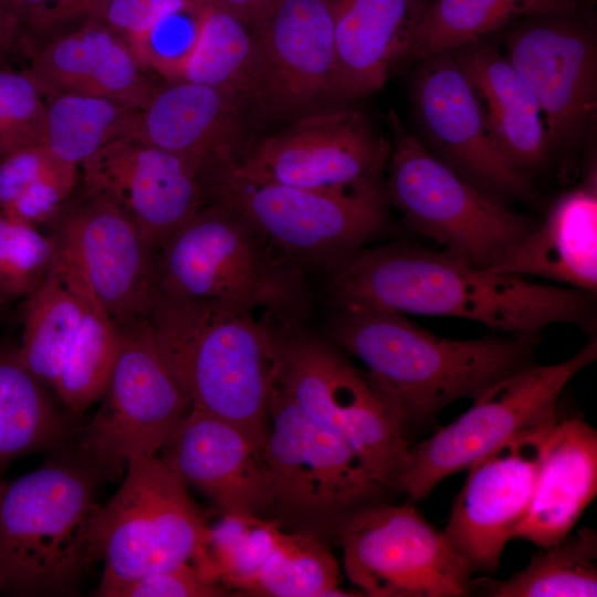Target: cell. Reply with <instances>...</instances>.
<instances>
[{"instance_id": "cell-21", "label": "cell", "mask_w": 597, "mask_h": 597, "mask_svg": "<svg viewBox=\"0 0 597 597\" xmlns=\"http://www.w3.org/2000/svg\"><path fill=\"white\" fill-rule=\"evenodd\" d=\"M265 442L229 420L190 408L159 457L223 513L262 516L273 506Z\"/></svg>"}, {"instance_id": "cell-7", "label": "cell", "mask_w": 597, "mask_h": 597, "mask_svg": "<svg viewBox=\"0 0 597 597\" xmlns=\"http://www.w3.org/2000/svg\"><path fill=\"white\" fill-rule=\"evenodd\" d=\"M93 528L95 558L104 570L96 596L112 597L127 583L193 561L203 576L210 528L188 485L158 454H135Z\"/></svg>"}, {"instance_id": "cell-31", "label": "cell", "mask_w": 597, "mask_h": 597, "mask_svg": "<svg viewBox=\"0 0 597 597\" xmlns=\"http://www.w3.org/2000/svg\"><path fill=\"white\" fill-rule=\"evenodd\" d=\"M138 121V109L106 98L52 95L40 144L55 158L78 167L108 143L136 135Z\"/></svg>"}, {"instance_id": "cell-18", "label": "cell", "mask_w": 597, "mask_h": 597, "mask_svg": "<svg viewBox=\"0 0 597 597\" xmlns=\"http://www.w3.org/2000/svg\"><path fill=\"white\" fill-rule=\"evenodd\" d=\"M562 411L475 460L443 530L472 570L493 572L524 517L543 453Z\"/></svg>"}, {"instance_id": "cell-27", "label": "cell", "mask_w": 597, "mask_h": 597, "mask_svg": "<svg viewBox=\"0 0 597 597\" xmlns=\"http://www.w3.org/2000/svg\"><path fill=\"white\" fill-rule=\"evenodd\" d=\"M492 271L535 275L596 293L597 182L595 168L584 182L559 196L545 218Z\"/></svg>"}, {"instance_id": "cell-39", "label": "cell", "mask_w": 597, "mask_h": 597, "mask_svg": "<svg viewBox=\"0 0 597 597\" xmlns=\"http://www.w3.org/2000/svg\"><path fill=\"white\" fill-rule=\"evenodd\" d=\"M200 1L95 0L87 17L124 40L144 66L147 46L154 32L166 20Z\"/></svg>"}, {"instance_id": "cell-35", "label": "cell", "mask_w": 597, "mask_h": 597, "mask_svg": "<svg viewBox=\"0 0 597 597\" xmlns=\"http://www.w3.org/2000/svg\"><path fill=\"white\" fill-rule=\"evenodd\" d=\"M338 564L311 533L282 532L266 562L241 591L253 596H360L341 589Z\"/></svg>"}, {"instance_id": "cell-25", "label": "cell", "mask_w": 597, "mask_h": 597, "mask_svg": "<svg viewBox=\"0 0 597 597\" xmlns=\"http://www.w3.org/2000/svg\"><path fill=\"white\" fill-rule=\"evenodd\" d=\"M597 493V431L562 412L546 444L528 509L514 538L538 548L568 535Z\"/></svg>"}, {"instance_id": "cell-20", "label": "cell", "mask_w": 597, "mask_h": 597, "mask_svg": "<svg viewBox=\"0 0 597 597\" xmlns=\"http://www.w3.org/2000/svg\"><path fill=\"white\" fill-rule=\"evenodd\" d=\"M53 239L57 258L119 328L147 317L156 294V251L122 211L86 196Z\"/></svg>"}, {"instance_id": "cell-13", "label": "cell", "mask_w": 597, "mask_h": 597, "mask_svg": "<svg viewBox=\"0 0 597 597\" xmlns=\"http://www.w3.org/2000/svg\"><path fill=\"white\" fill-rule=\"evenodd\" d=\"M265 454L273 506L302 526L333 530L387 491L344 439L303 413L274 383Z\"/></svg>"}, {"instance_id": "cell-16", "label": "cell", "mask_w": 597, "mask_h": 597, "mask_svg": "<svg viewBox=\"0 0 597 597\" xmlns=\"http://www.w3.org/2000/svg\"><path fill=\"white\" fill-rule=\"evenodd\" d=\"M410 98L416 138L439 160L491 198L533 196L530 176L513 167L493 142L475 95L452 52L416 62Z\"/></svg>"}, {"instance_id": "cell-1", "label": "cell", "mask_w": 597, "mask_h": 597, "mask_svg": "<svg viewBox=\"0 0 597 597\" xmlns=\"http://www.w3.org/2000/svg\"><path fill=\"white\" fill-rule=\"evenodd\" d=\"M333 304L449 316L509 334L595 328L594 293L531 282L408 242L359 248L322 270Z\"/></svg>"}, {"instance_id": "cell-45", "label": "cell", "mask_w": 597, "mask_h": 597, "mask_svg": "<svg viewBox=\"0 0 597 597\" xmlns=\"http://www.w3.org/2000/svg\"><path fill=\"white\" fill-rule=\"evenodd\" d=\"M0 591H4V579H3L1 569H0Z\"/></svg>"}, {"instance_id": "cell-12", "label": "cell", "mask_w": 597, "mask_h": 597, "mask_svg": "<svg viewBox=\"0 0 597 597\" xmlns=\"http://www.w3.org/2000/svg\"><path fill=\"white\" fill-rule=\"evenodd\" d=\"M348 579L371 597H461L473 591L472 568L444 531L413 506L378 500L335 525Z\"/></svg>"}, {"instance_id": "cell-30", "label": "cell", "mask_w": 597, "mask_h": 597, "mask_svg": "<svg viewBox=\"0 0 597 597\" xmlns=\"http://www.w3.org/2000/svg\"><path fill=\"white\" fill-rule=\"evenodd\" d=\"M573 0H429L407 64L523 19L567 13Z\"/></svg>"}, {"instance_id": "cell-2", "label": "cell", "mask_w": 597, "mask_h": 597, "mask_svg": "<svg viewBox=\"0 0 597 597\" xmlns=\"http://www.w3.org/2000/svg\"><path fill=\"white\" fill-rule=\"evenodd\" d=\"M327 338L365 369L402 412L408 429L433 421L448 405L475 399L488 387L534 363L540 333L453 339L406 314L333 304Z\"/></svg>"}, {"instance_id": "cell-17", "label": "cell", "mask_w": 597, "mask_h": 597, "mask_svg": "<svg viewBox=\"0 0 597 597\" xmlns=\"http://www.w3.org/2000/svg\"><path fill=\"white\" fill-rule=\"evenodd\" d=\"M517 21L504 54L542 111L552 149L573 150L593 133L597 113V48L593 33L565 17Z\"/></svg>"}, {"instance_id": "cell-3", "label": "cell", "mask_w": 597, "mask_h": 597, "mask_svg": "<svg viewBox=\"0 0 597 597\" xmlns=\"http://www.w3.org/2000/svg\"><path fill=\"white\" fill-rule=\"evenodd\" d=\"M146 318L190 407L266 440L277 365L275 324L239 304L157 291Z\"/></svg>"}, {"instance_id": "cell-10", "label": "cell", "mask_w": 597, "mask_h": 597, "mask_svg": "<svg viewBox=\"0 0 597 597\" xmlns=\"http://www.w3.org/2000/svg\"><path fill=\"white\" fill-rule=\"evenodd\" d=\"M596 358L594 336L563 362L533 363L499 379L460 417L410 447L395 489L415 501L426 498L449 475L554 413L566 385Z\"/></svg>"}, {"instance_id": "cell-40", "label": "cell", "mask_w": 597, "mask_h": 597, "mask_svg": "<svg viewBox=\"0 0 597 597\" xmlns=\"http://www.w3.org/2000/svg\"><path fill=\"white\" fill-rule=\"evenodd\" d=\"M224 589L206 579L190 563L138 577L118 588L112 597H218Z\"/></svg>"}, {"instance_id": "cell-22", "label": "cell", "mask_w": 597, "mask_h": 597, "mask_svg": "<svg viewBox=\"0 0 597 597\" xmlns=\"http://www.w3.org/2000/svg\"><path fill=\"white\" fill-rule=\"evenodd\" d=\"M240 101L220 87L167 81L151 90L139 111L135 136L205 172L237 160L234 149L242 129Z\"/></svg>"}, {"instance_id": "cell-24", "label": "cell", "mask_w": 597, "mask_h": 597, "mask_svg": "<svg viewBox=\"0 0 597 597\" xmlns=\"http://www.w3.org/2000/svg\"><path fill=\"white\" fill-rule=\"evenodd\" d=\"M144 69L124 40L93 22L46 43L27 72L44 94L102 97L140 111L153 90Z\"/></svg>"}, {"instance_id": "cell-44", "label": "cell", "mask_w": 597, "mask_h": 597, "mask_svg": "<svg viewBox=\"0 0 597 597\" xmlns=\"http://www.w3.org/2000/svg\"><path fill=\"white\" fill-rule=\"evenodd\" d=\"M22 27L12 0H0V52L12 50L15 46Z\"/></svg>"}, {"instance_id": "cell-19", "label": "cell", "mask_w": 597, "mask_h": 597, "mask_svg": "<svg viewBox=\"0 0 597 597\" xmlns=\"http://www.w3.org/2000/svg\"><path fill=\"white\" fill-rule=\"evenodd\" d=\"M80 167L86 196L122 211L156 252L209 191L200 168L135 135L108 143Z\"/></svg>"}, {"instance_id": "cell-26", "label": "cell", "mask_w": 597, "mask_h": 597, "mask_svg": "<svg viewBox=\"0 0 597 597\" xmlns=\"http://www.w3.org/2000/svg\"><path fill=\"white\" fill-rule=\"evenodd\" d=\"M450 51L475 92L496 147L513 167L530 176L552 150L533 93L504 52L483 38Z\"/></svg>"}, {"instance_id": "cell-37", "label": "cell", "mask_w": 597, "mask_h": 597, "mask_svg": "<svg viewBox=\"0 0 597 597\" xmlns=\"http://www.w3.org/2000/svg\"><path fill=\"white\" fill-rule=\"evenodd\" d=\"M56 254L53 237L0 210V304L29 297Z\"/></svg>"}, {"instance_id": "cell-11", "label": "cell", "mask_w": 597, "mask_h": 597, "mask_svg": "<svg viewBox=\"0 0 597 597\" xmlns=\"http://www.w3.org/2000/svg\"><path fill=\"white\" fill-rule=\"evenodd\" d=\"M103 402L67 454L97 480L121 478L135 454H158L190 404L153 338L147 318L121 328Z\"/></svg>"}, {"instance_id": "cell-46", "label": "cell", "mask_w": 597, "mask_h": 597, "mask_svg": "<svg viewBox=\"0 0 597 597\" xmlns=\"http://www.w3.org/2000/svg\"><path fill=\"white\" fill-rule=\"evenodd\" d=\"M1 554V553H0Z\"/></svg>"}, {"instance_id": "cell-32", "label": "cell", "mask_w": 597, "mask_h": 597, "mask_svg": "<svg viewBox=\"0 0 597 597\" xmlns=\"http://www.w3.org/2000/svg\"><path fill=\"white\" fill-rule=\"evenodd\" d=\"M251 46L249 27L202 0L190 48L161 76L220 87L243 100Z\"/></svg>"}, {"instance_id": "cell-34", "label": "cell", "mask_w": 597, "mask_h": 597, "mask_svg": "<svg viewBox=\"0 0 597 597\" xmlns=\"http://www.w3.org/2000/svg\"><path fill=\"white\" fill-rule=\"evenodd\" d=\"M119 339L121 328L86 289L84 312L53 389L71 418L103 396Z\"/></svg>"}, {"instance_id": "cell-29", "label": "cell", "mask_w": 597, "mask_h": 597, "mask_svg": "<svg viewBox=\"0 0 597 597\" xmlns=\"http://www.w3.org/2000/svg\"><path fill=\"white\" fill-rule=\"evenodd\" d=\"M86 287L57 255L41 285L25 298L19 355L27 368L54 389L80 325Z\"/></svg>"}, {"instance_id": "cell-33", "label": "cell", "mask_w": 597, "mask_h": 597, "mask_svg": "<svg viewBox=\"0 0 597 597\" xmlns=\"http://www.w3.org/2000/svg\"><path fill=\"white\" fill-rule=\"evenodd\" d=\"M483 596L595 597L597 595V532L580 527L556 544L540 548L510 578L485 580Z\"/></svg>"}, {"instance_id": "cell-6", "label": "cell", "mask_w": 597, "mask_h": 597, "mask_svg": "<svg viewBox=\"0 0 597 597\" xmlns=\"http://www.w3.org/2000/svg\"><path fill=\"white\" fill-rule=\"evenodd\" d=\"M298 325L275 326V384L303 413L349 443L381 485L395 489L411 447L402 412L345 352Z\"/></svg>"}, {"instance_id": "cell-14", "label": "cell", "mask_w": 597, "mask_h": 597, "mask_svg": "<svg viewBox=\"0 0 597 597\" xmlns=\"http://www.w3.org/2000/svg\"><path fill=\"white\" fill-rule=\"evenodd\" d=\"M390 154L363 112L336 105L293 119L219 169L251 182L348 191L384 186Z\"/></svg>"}, {"instance_id": "cell-43", "label": "cell", "mask_w": 597, "mask_h": 597, "mask_svg": "<svg viewBox=\"0 0 597 597\" xmlns=\"http://www.w3.org/2000/svg\"><path fill=\"white\" fill-rule=\"evenodd\" d=\"M234 15L250 29L259 25L277 0H206Z\"/></svg>"}, {"instance_id": "cell-23", "label": "cell", "mask_w": 597, "mask_h": 597, "mask_svg": "<svg viewBox=\"0 0 597 597\" xmlns=\"http://www.w3.org/2000/svg\"><path fill=\"white\" fill-rule=\"evenodd\" d=\"M428 2L332 0L341 102L377 92L407 64Z\"/></svg>"}, {"instance_id": "cell-42", "label": "cell", "mask_w": 597, "mask_h": 597, "mask_svg": "<svg viewBox=\"0 0 597 597\" xmlns=\"http://www.w3.org/2000/svg\"><path fill=\"white\" fill-rule=\"evenodd\" d=\"M95 0H12L23 27L46 30L87 15Z\"/></svg>"}, {"instance_id": "cell-9", "label": "cell", "mask_w": 597, "mask_h": 597, "mask_svg": "<svg viewBox=\"0 0 597 597\" xmlns=\"http://www.w3.org/2000/svg\"><path fill=\"white\" fill-rule=\"evenodd\" d=\"M213 200L235 210L282 259L322 270L389 228L384 186L331 191L251 182L214 169Z\"/></svg>"}, {"instance_id": "cell-5", "label": "cell", "mask_w": 597, "mask_h": 597, "mask_svg": "<svg viewBox=\"0 0 597 597\" xmlns=\"http://www.w3.org/2000/svg\"><path fill=\"white\" fill-rule=\"evenodd\" d=\"M156 291L263 310L275 324H297L310 307L302 269L280 258L219 200L206 203L159 247Z\"/></svg>"}, {"instance_id": "cell-15", "label": "cell", "mask_w": 597, "mask_h": 597, "mask_svg": "<svg viewBox=\"0 0 597 597\" xmlns=\"http://www.w3.org/2000/svg\"><path fill=\"white\" fill-rule=\"evenodd\" d=\"M251 30L243 98L292 121L341 102L332 0H277Z\"/></svg>"}, {"instance_id": "cell-28", "label": "cell", "mask_w": 597, "mask_h": 597, "mask_svg": "<svg viewBox=\"0 0 597 597\" xmlns=\"http://www.w3.org/2000/svg\"><path fill=\"white\" fill-rule=\"evenodd\" d=\"M46 388L23 364L18 346L0 343V479L14 460L70 441L72 418Z\"/></svg>"}, {"instance_id": "cell-41", "label": "cell", "mask_w": 597, "mask_h": 597, "mask_svg": "<svg viewBox=\"0 0 597 597\" xmlns=\"http://www.w3.org/2000/svg\"><path fill=\"white\" fill-rule=\"evenodd\" d=\"M64 163L41 144L18 149L0 159V210L32 181Z\"/></svg>"}, {"instance_id": "cell-38", "label": "cell", "mask_w": 597, "mask_h": 597, "mask_svg": "<svg viewBox=\"0 0 597 597\" xmlns=\"http://www.w3.org/2000/svg\"><path fill=\"white\" fill-rule=\"evenodd\" d=\"M44 95L28 72L0 70V159L40 144L48 105Z\"/></svg>"}, {"instance_id": "cell-4", "label": "cell", "mask_w": 597, "mask_h": 597, "mask_svg": "<svg viewBox=\"0 0 597 597\" xmlns=\"http://www.w3.org/2000/svg\"><path fill=\"white\" fill-rule=\"evenodd\" d=\"M98 480L67 453L12 482L0 479L4 593L74 595L95 559Z\"/></svg>"}, {"instance_id": "cell-36", "label": "cell", "mask_w": 597, "mask_h": 597, "mask_svg": "<svg viewBox=\"0 0 597 597\" xmlns=\"http://www.w3.org/2000/svg\"><path fill=\"white\" fill-rule=\"evenodd\" d=\"M282 532L276 521L261 515L223 513L210 528L207 578L242 590L272 554Z\"/></svg>"}, {"instance_id": "cell-8", "label": "cell", "mask_w": 597, "mask_h": 597, "mask_svg": "<svg viewBox=\"0 0 597 597\" xmlns=\"http://www.w3.org/2000/svg\"><path fill=\"white\" fill-rule=\"evenodd\" d=\"M391 154L384 180L388 205L442 251L492 270L536 222L507 209L433 156L390 111Z\"/></svg>"}]
</instances>
